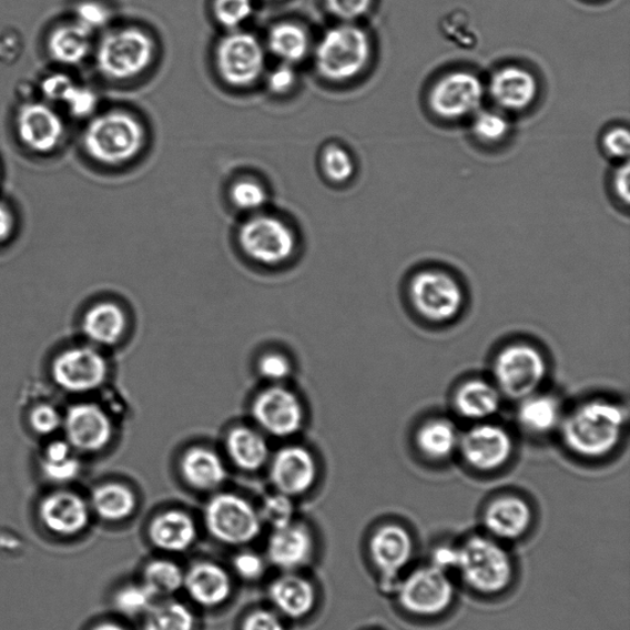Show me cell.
Masks as SVG:
<instances>
[{
	"label": "cell",
	"mask_w": 630,
	"mask_h": 630,
	"mask_svg": "<svg viewBox=\"0 0 630 630\" xmlns=\"http://www.w3.org/2000/svg\"><path fill=\"white\" fill-rule=\"evenodd\" d=\"M312 551V539L305 528L288 525L275 530L268 542V557L275 566L296 569L307 561Z\"/></svg>",
	"instance_id": "4316f807"
},
{
	"label": "cell",
	"mask_w": 630,
	"mask_h": 630,
	"mask_svg": "<svg viewBox=\"0 0 630 630\" xmlns=\"http://www.w3.org/2000/svg\"><path fill=\"white\" fill-rule=\"evenodd\" d=\"M331 14L344 22H355L373 10L375 0H324Z\"/></svg>",
	"instance_id": "7dc6e473"
},
{
	"label": "cell",
	"mask_w": 630,
	"mask_h": 630,
	"mask_svg": "<svg viewBox=\"0 0 630 630\" xmlns=\"http://www.w3.org/2000/svg\"><path fill=\"white\" fill-rule=\"evenodd\" d=\"M629 161L618 163L611 176V187L614 199L626 207L629 206L630 191H629Z\"/></svg>",
	"instance_id": "db71d44e"
},
{
	"label": "cell",
	"mask_w": 630,
	"mask_h": 630,
	"mask_svg": "<svg viewBox=\"0 0 630 630\" xmlns=\"http://www.w3.org/2000/svg\"><path fill=\"white\" fill-rule=\"evenodd\" d=\"M368 555L378 573L382 589L392 593L413 567L418 541L411 528L399 520L377 526L369 537Z\"/></svg>",
	"instance_id": "9c48e42d"
},
{
	"label": "cell",
	"mask_w": 630,
	"mask_h": 630,
	"mask_svg": "<svg viewBox=\"0 0 630 630\" xmlns=\"http://www.w3.org/2000/svg\"><path fill=\"white\" fill-rule=\"evenodd\" d=\"M19 140L31 152L49 154L64 138V123L49 104L27 103L17 116Z\"/></svg>",
	"instance_id": "d6986e66"
},
{
	"label": "cell",
	"mask_w": 630,
	"mask_h": 630,
	"mask_svg": "<svg viewBox=\"0 0 630 630\" xmlns=\"http://www.w3.org/2000/svg\"><path fill=\"white\" fill-rule=\"evenodd\" d=\"M41 468L49 480L69 482L79 476L81 463L69 441H53L43 451Z\"/></svg>",
	"instance_id": "d590c367"
},
{
	"label": "cell",
	"mask_w": 630,
	"mask_h": 630,
	"mask_svg": "<svg viewBox=\"0 0 630 630\" xmlns=\"http://www.w3.org/2000/svg\"><path fill=\"white\" fill-rule=\"evenodd\" d=\"M227 453L232 463L246 471H255L268 460V446L261 433L251 427H235L227 437Z\"/></svg>",
	"instance_id": "4dcf8cb0"
},
{
	"label": "cell",
	"mask_w": 630,
	"mask_h": 630,
	"mask_svg": "<svg viewBox=\"0 0 630 630\" xmlns=\"http://www.w3.org/2000/svg\"><path fill=\"white\" fill-rule=\"evenodd\" d=\"M52 375L55 384L65 392L88 393L103 386L108 365L94 348L74 347L55 358Z\"/></svg>",
	"instance_id": "e0dca14e"
},
{
	"label": "cell",
	"mask_w": 630,
	"mask_h": 630,
	"mask_svg": "<svg viewBox=\"0 0 630 630\" xmlns=\"http://www.w3.org/2000/svg\"><path fill=\"white\" fill-rule=\"evenodd\" d=\"M628 425V409L604 397L582 400L566 410L559 435L568 451L582 460L609 458L621 446Z\"/></svg>",
	"instance_id": "7a4b0ae2"
},
{
	"label": "cell",
	"mask_w": 630,
	"mask_h": 630,
	"mask_svg": "<svg viewBox=\"0 0 630 630\" xmlns=\"http://www.w3.org/2000/svg\"><path fill=\"white\" fill-rule=\"evenodd\" d=\"M64 105L69 108L72 115L85 118L95 111L98 96L93 90L75 85L70 96L64 101Z\"/></svg>",
	"instance_id": "681fc988"
},
{
	"label": "cell",
	"mask_w": 630,
	"mask_h": 630,
	"mask_svg": "<svg viewBox=\"0 0 630 630\" xmlns=\"http://www.w3.org/2000/svg\"><path fill=\"white\" fill-rule=\"evenodd\" d=\"M314 59L317 71L326 81L352 82L373 62L374 42L365 29L355 22H344L324 33Z\"/></svg>",
	"instance_id": "277c9868"
},
{
	"label": "cell",
	"mask_w": 630,
	"mask_h": 630,
	"mask_svg": "<svg viewBox=\"0 0 630 630\" xmlns=\"http://www.w3.org/2000/svg\"><path fill=\"white\" fill-rule=\"evenodd\" d=\"M67 441L82 453H96L109 445L112 424L104 411L95 404H78L63 419Z\"/></svg>",
	"instance_id": "ffe728a7"
},
{
	"label": "cell",
	"mask_w": 630,
	"mask_h": 630,
	"mask_svg": "<svg viewBox=\"0 0 630 630\" xmlns=\"http://www.w3.org/2000/svg\"><path fill=\"white\" fill-rule=\"evenodd\" d=\"M183 476L197 490H212L227 478L222 458L210 448H191L182 463Z\"/></svg>",
	"instance_id": "83f0119b"
},
{
	"label": "cell",
	"mask_w": 630,
	"mask_h": 630,
	"mask_svg": "<svg viewBox=\"0 0 630 630\" xmlns=\"http://www.w3.org/2000/svg\"><path fill=\"white\" fill-rule=\"evenodd\" d=\"M92 502L95 511L109 521L126 519L136 508L133 492L120 484L99 487L93 494Z\"/></svg>",
	"instance_id": "8d00e7d4"
},
{
	"label": "cell",
	"mask_w": 630,
	"mask_h": 630,
	"mask_svg": "<svg viewBox=\"0 0 630 630\" xmlns=\"http://www.w3.org/2000/svg\"><path fill=\"white\" fill-rule=\"evenodd\" d=\"M14 228V219L11 212L0 204V243L7 241Z\"/></svg>",
	"instance_id": "6f0895ef"
},
{
	"label": "cell",
	"mask_w": 630,
	"mask_h": 630,
	"mask_svg": "<svg viewBox=\"0 0 630 630\" xmlns=\"http://www.w3.org/2000/svg\"><path fill=\"white\" fill-rule=\"evenodd\" d=\"M537 515L530 500L505 491L489 499L481 510V531L508 545L521 543L535 530Z\"/></svg>",
	"instance_id": "7c38bea8"
},
{
	"label": "cell",
	"mask_w": 630,
	"mask_h": 630,
	"mask_svg": "<svg viewBox=\"0 0 630 630\" xmlns=\"http://www.w3.org/2000/svg\"><path fill=\"white\" fill-rule=\"evenodd\" d=\"M601 149L609 160L622 163L628 161L630 152V133L626 126H612L604 131Z\"/></svg>",
	"instance_id": "f6af8a7d"
},
{
	"label": "cell",
	"mask_w": 630,
	"mask_h": 630,
	"mask_svg": "<svg viewBox=\"0 0 630 630\" xmlns=\"http://www.w3.org/2000/svg\"><path fill=\"white\" fill-rule=\"evenodd\" d=\"M234 568L244 579H257L264 571V562L261 557L253 553H242L234 559Z\"/></svg>",
	"instance_id": "11a10c76"
},
{
	"label": "cell",
	"mask_w": 630,
	"mask_h": 630,
	"mask_svg": "<svg viewBox=\"0 0 630 630\" xmlns=\"http://www.w3.org/2000/svg\"><path fill=\"white\" fill-rule=\"evenodd\" d=\"M154 58V42L149 33L128 28L110 31L96 50L98 70L112 81L136 78L149 69Z\"/></svg>",
	"instance_id": "30bf717a"
},
{
	"label": "cell",
	"mask_w": 630,
	"mask_h": 630,
	"mask_svg": "<svg viewBox=\"0 0 630 630\" xmlns=\"http://www.w3.org/2000/svg\"><path fill=\"white\" fill-rule=\"evenodd\" d=\"M322 171L326 179L334 184L350 182L356 172V164L350 152L342 145L331 144L322 153Z\"/></svg>",
	"instance_id": "ab89813d"
},
{
	"label": "cell",
	"mask_w": 630,
	"mask_h": 630,
	"mask_svg": "<svg viewBox=\"0 0 630 630\" xmlns=\"http://www.w3.org/2000/svg\"><path fill=\"white\" fill-rule=\"evenodd\" d=\"M145 630H194V617L182 603L164 602L150 609Z\"/></svg>",
	"instance_id": "74e56055"
},
{
	"label": "cell",
	"mask_w": 630,
	"mask_h": 630,
	"mask_svg": "<svg viewBox=\"0 0 630 630\" xmlns=\"http://www.w3.org/2000/svg\"><path fill=\"white\" fill-rule=\"evenodd\" d=\"M486 96L487 85L477 72L455 69L436 77L427 90L426 104L435 119L458 123L477 114Z\"/></svg>",
	"instance_id": "ba28073f"
},
{
	"label": "cell",
	"mask_w": 630,
	"mask_h": 630,
	"mask_svg": "<svg viewBox=\"0 0 630 630\" xmlns=\"http://www.w3.org/2000/svg\"><path fill=\"white\" fill-rule=\"evenodd\" d=\"M242 251L263 265H280L296 250L294 232L283 221L272 216H254L243 223L238 233Z\"/></svg>",
	"instance_id": "5bb4252c"
},
{
	"label": "cell",
	"mask_w": 630,
	"mask_h": 630,
	"mask_svg": "<svg viewBox=\"0 0 630 630\" xmlns=\"http://www.w3.org/2000/svg\"><path fill=\"white\" fill-rule=\"evenodd\" d=\"M487 85L494 108L505 114L521 115L530 111L541 96V82L528 67L508 63L495 70Z\"/></svg>",
	"instance_id": "9a60e30c"
},
{
	"label": "cell",
	"mask_w": 630,
	"mask_h": 630,
	"mask_svg": "<svg viewBox=\"0 0 630 630\" xmlns=\"http://www.w3.org/2000/svg\"><path fill=\"white\" fill-rule=\"evenodd\" d=\"M184 585L191 598L206 607L223 603L231 593L227 572L212 562H199L191 568L184 578Z\"/></svg>",
	"instance_id": "484cf974"
},
{
	"label": "cell",
	"mask_w": 630,
	"mask_h": 630,
	"mask_svg": "<svg viewBox=\"0 0 630 630\" xmlns=\"http://www.w3.org/2000/svg\"><path fill=\"white\" fill-rule=\"evenodd\" d=\"M74 87L75 83L70 77L52 74L44 78V81L41 83V92L49 101L64 104L65 99L69 98Z\"/></svg>",
	"instance_id": "f907efd6"
},
{
	"label": "cell",
	"mask_w": 630,
	"mask_h": 630,
	"mask_svg": "<svg viewBox=\"0 0 630 630\" xmlns=\"http://www.w3.org/2000/svg\"><path fill=\"white\" fill-rule=\"evenodd\" d=\"M150 535L156 547L167 551H183L194 543L196 527L186 514L167 511L152 522Z\"/></svg>",
	"instance_id": "f546056e"
},
{
	"label": "cell",
	"mask_w": 630,
	"mask_h": 630,
	"mask_svg": "<svg viewBox=\"0 0 630 630\" xmlns=\"http://www.w3.org/2000/svg\"><path fill=\"white\" fill-rule=\"evenodd\" d=\"M392 595L405 618L416 623H435L453 613L458 583L451 573L427 561L405 573Z\"/></svg>",
	"instance_id": "3957f363"
},
{
	"label": "cell",
	"mask_w": 630,
	"mask_h": 630,
	"mask_svg": "<svg viewBox=\"0 0 630 630\" xmlns=\"http://www.w3.org/2000/svg\"><path fill=\"white\" fill-rule=\"evenodd\" d=\"M566 408L555 394L539 390L517 402L516 421L532 437L542 438L559 430Z\"/></svg>",
	"instance_id": "cb8c5ba5"
},
{
	"label": "cell",
	"mask_w": 630,
	"mask_h": 630,
	"mask_svg": "<svg viewBox=\"0 0 630 630\" xmlns=\"http://www.w3.org/2000/svg\"><path fill=\"white\" fill-rule=\"evenodd\" d=\"M111 17L109 8L96 0H83L75 7V22L92 33L106 28Z\"/></svg>",
	"instance_id": "7bdbcfd3"
},
{
	"label": "cell",
	"mask_w": 630,
	"mask_h": 630,
	"mask_svg": "<svg viewBox=\"0 0 630 630\" xmlns=\"http://www.w3.org/2000/svg\"><path fill=\"white\" fill-rule=\"evenodd\" d=\"M258 373L267 380L281 382L289 377L292 368L283 355L268 354L258 363Z\"/></svg>",
	"instance_id": "816d5d0a"
},
{
	"label": "cell",
	"mask_w": 630,
	"mask_h": 630,
	"mask_svg": "<svg viewBox=\"0 0 630 630\" xmlns=\"http://www.w3.org/2000/svg\"><path fill=\"white\" fill-rule=\"evenodd\" d=\"M297 75L294 65L281 63L267 75V88L276 95H284L295 87Z\"/></svg>",
	"instance_id": "f5cc1de1"
},
{
	"label": "cell",
	"mask_w": 630,
	"mask_h": 630,
	"mask_svg": "<svg viewBox=\"0 0 630 630\" xmlns=\"http://www.w3.org/2000/svg\"><path fill=\"white\" fill-rule=\"evenodd\" d=\"M515 449V438L508 427L489 420L472 424L460 434L457 456L470 470L492 475L511 464Z\"/></svg>",
	"instance_id": "8fae6325"
},
{
	"label": "cell",
	"mask_w": 630,
	"mask_h": 630,
	"mask_svg": "<svg viewBox=\"0 0 630 630\" xmlns=\"http://www.w3.org/2000/svg\"><path fill=\"white\" fill-rule=\"evenodd\" d=\"M270 596L277 609L292 618L306 616L312 611L315 602L311 582L295 576L276 580L270 589Z\"/></svg>",
	"instance_id": "d6a6232c"
},
{
	"label": "cell",
	"mask_w": 630,
	"mask_h": 630,
	"mask_svg": "<svg viewBox=\"0 0 630 630\" xmlns=\"http://www.w3.org/2000/svg\"><path fill=\"white\" fill-rule=\"evenodd\" d=\"M270 477L281 494L294 497L306 492L313 486L317 477V466L306 448L289 446L280 449L275 455L270 467Z\"/></svg>",
	"instance_id": "7402d4cb"
},
{
	"label": "cell",
	"mask_w": 630,
	"mask_h": 630,
	"mask_svg": "<svg viewBox=\"0 0 630 630\" xmlns=\"http://www.w3.org/2000/svg\"><path fill=\"white\" fill-rule=\"evenodd\" d=\"M454 578L476 599L495 601L506 598L519 578V565L511 547L482 531L469 534L456 542Z\"/></svg>",
	"instance_id": "6da1fadb"
},
{
	"label": "cell",
	"mask_w": 630,
	"mask_h": 630,
	"mask_svg": "<svg viewBox=\"0 0 630 630\" xmlns=\"http://www.w3.org/2000/svg\"><path fill=\"white\" fill-rule=\"evenodd\" d=\"M253 0H215L213 13L223 28L240 30L253 16Z\"/></svg>",
	"instance_id": "60d3db41"
},
{
	"label": "cell",
	"mask_w": 630,
	"mask_h": 630,
	"mask_svg": "<svg viewBox=\"0 0 630 630\" xmlns=\"http://www.w3.org/2000/svg\"><path fill=\"white\" fill-rule=\"evenodd\" d=\"M265 50L252 33L240 30L224 37L216 50L217 71L232 87H250L265 70Z\"/></svg>",
	"instance_id": "4fadbf2b"
},
{
	"label": "cell",
	"mask_w": 630,
	"mask_h": 630,
	"mask_svg": "<svg viewBox=\"0 0 630 630\" xmlns=\"http://www.w3.org/2000/svg\"><path fill=\"white\" fill-rule=\"evenodd\" d=\"M41 517L51 531L73 535L88 522V509L82 498L72 492H54L41 504Z\"/></svg>",
	"instance_id": "d4e9b609"
},
{
	"label": "cell",
	"mask_w": 630,
	"mask_h": 630,
	"mask_svg": "<svg viewBox=\"0 0 630 630\" xmlns=\"http://www.w3.org/2000/svg\"><path fill=\"white\" fill-rule=\"evenodd\" d=\"M407 296L414 313L434 325L454 323L466 306L464 285L441 267H425L413 274Z\"/></svg>",
	"instance_id": "8992f818"
},
{
	"label": "cell",
	"mask_w": 630,
	"mask_h": 630,
	"mask_svg": "<svg viewBox=\"0 0 630 630\" xmlns=\"http://www.w3.org/2000/svg\"><path fill=\"white\" fill-rule=\"evenodd\" d=\"M155 596L144 587H129L116 595V609L129 616L148 612Z\"/></svg>",
	"instance_id": "ee69618b"
},
{
	"label": "cell",
	"mask_w": 630,
	"mask_h": 630,
	"mask_svg": "<svg viewBox=\"0 0 630 630\" xmlns=\"http://www.w3.org/2000/svg\"><path fill=\"white\" fill-rule=\"evenodd\" d=\"M504 399L491 379L477 376L460 382L451 402L460 419L477 424L492 420L499 414Z\"/></svg>",
	"instance_id": "44dd1931"
},
{
	"label": "cell",
	"mask_w": 630,
	"mask_h": 630,
	"mask_svg": "<svg viewBox=\"0 0 630 630\" xmlns=\"http://www.w3.org/2000/svg\"><path fill=\"white\" fill-rule=\"evenodd\" d=\"M243 630H285L278 618L267 611H257L246 618Z\"/></svg>",
	"instance_id": "9f6ffc18"
},
{
	"label": "cell",
	"mask_w": 630,
	"mask_h": 630,
	"mask_svg": "<svg viewBox=\"0 0 630 630\" xmlns=\"http://www.w3.org/2000/svg\"><path fill=\"white\" fill-rule=\"evenodd\" d=\"M469 121L471 138L484 148H499L511 138V119L497 108H481Z\"/></svg>",
	"instance_id": "e575fe53"
},
{
	"label": "cell",
	"mask_w": 630,
	"mask_h": 630,
	"mask_svg": "<svg viewBox=\"0 0 630 630\" xmlns=\"http://www.w3.org/2000/svg\"><path fill=\"white\" fill-rule=\"evenodd\" d=\"M309 38L305 29L294 22H280L267 37V48L283 63L295 65L307 58Z\"/></svg>",
	"instance_id": "836d02e7"
},
{
	"label": "cell",
	"mask_w": 630,
	"mask_h": 630,
	"mask_svg": "<svg viewBox=\"0 0 630 630\" xmlns=\"http://www.w3.org/2000/svg\"><path fill=\"white\" fill-rule=\"evenodd\" d=\"M92 35L75 21L53 29L48 40L50 58L65 65L82 63L92 50Z\"/></svg>",
	"instance_id": "f1b7e54d"
},
{
	"label": "cell",
	"mask_w": 630,
	"mask_h": 630,
	"mask_svg": "<svg viewBox=\"0 0 630 630\" xmlns=\"http://www.w3.org/2000/svg\"><path fill=\"white\" fill-rule=\"evenodd\" d=\"M253 416L265 433L275 437L297 434L305 419L296 394L280 386L258 394L253 405Z\"/></svg>",
	"instance_id": "ac0fdd59"
},
{
	"label": "cell",
	"mask_w": 630,
	"mask_h": 630,
	"mask_svg": "<svg viewBox=\"0 0 630 630\" xmlns=\"http://www.w3.org/2000/svg\"><path fill=\"white\" fill-rule=\"evenodd\" d=\"M126 331V317L114 303H100L90 309L83 322V332L94 344L115 345Z\"/></svg>",
	"instance_id": "1f68e13d"
},
{
	"label": "cell",
	"mask_w": 630,
	"mask_h": 630,
	"mask_svg": "<svg viewBox=\"0 0 630 630\" xmlns=\"http://www.w3.org/2000/svg\"><path fill=\"white\" fill-rule=\"evenodd\" d=\"M548 375L547 355L530 342L505 344L491 362V380L504 398L515 402L541 390Z\"/></svg>",
	"instance_id": "5b68a950"
},
{
	"label": "cell",
	"mask_w": 630,
	"mask_h": 630,
	"mask_svg": "<svg viewBox=\"0 0 630 630\" xmlns=\"http://www.w3.org/2000/svg\"><path fill=\"white\" fill-rule=\"evenodd\" d=\"M144 141L142 123L125 111H110L94 118L83 134L87 154L105 165H121L134 160Z\"/></svg>",
	"instance_id": "52a82bcc"
},
{
	"label": "cell",
	"mask_w": 630,
	"mask_h": 630,
	"mask_svg": "<svg viewBox=\"0 0 630 630\" xmlns=\"http://www.w3.org/2000/svg\"><path fill=\"white\" fill-rule=\"evenodd\" d=\"M183 571L172 561L156 560L145 568L144 587L154 596L176 592L184 585Z\"/></svg>",
	"instance_id": "f35d334b"
},
{
	"label": "cell",
	"mask_w": 630,
	"mask_h": 630,
	"mask_svg": "<svg viewBox=\"0 0 630 630\" xmlns=\"http://www.w3.org/2000/svg\"><path fill=\"white\" fill-rule=\"evenodd\" d=\"M233 205L245 212H256L267 204V193L263 185L254 180H241L231 189Z\"/></svg>",
	"instance_id": "b9f144b4"
},
{
	"label": "cell",
	"mask_w": 630,
	"mask_h": 630,
	"mask_svg": "<svg viewBox=\"0 0 630 630\" xmlns=\"http://www.w3.org/2000/svg\"><path fill=\"white\" fill-rule=\"evenodd\" d=\"M94 630H123V629L119 626H115V624H103V626H99Z\"/></svg>",
	"instance_id": "680465c9"
},
{
	"label": "cell",
	"mask_w": 630,
	"mask_h": 630,
	"mask_svg": "<svg viewBox=\"0 0 630 630\" xmlns=\"http://www.w3.org/2000/svg\"><path fill=\"white\" fill-rule=\"evenodd\" d=\"M210 532L228 545L253 541L261 532V517L252 505L234 494H220L213 498L205 512Z\"/></svg>",
	"instance_id": "2e32d148"
},
{
	"label": "cell",
	"mask_w": 630,
	"mask_h": 630,
	"mask_svg": "<svg viewBox=\"0 0 630 630\" xmlns=\"http://www.w3.org/2000/svg\"><path fill=\"white\" fill-rule=\"evenodd\" d=\"M30 424L38 434L48 436L61 429L63 419L59 410L52 405L42 404L32 410Z\"/></svg>",
	"instance_id": "c3c4849f"
},
{
	"label": "cell",
	"mask_w": 630,
	"mask_h": 630,
	"mask_svg": "<svg viewBox=\"0 0 630 630\" xmlns=\"http://www.w3.org/2000/svg\"><path fill=\"white\" fill-rule=\"evenodd\" d=\"M460 434L463 431L453 419L435 415L416 427L413 443L426 463L443 465L458 455Z\"/></svg>",
	"instance_id": "603a6c76"
},
{
	"label": "cell",
	"mask_w": 630,
	"mask_h": 630,
	"mask_svg": "<svg viewBox=\"0 0 630 630\" xmlns=\"http://www.w3.org/2000/svg\"><path fill=\"white\" fill-rule=\"evenodd\" d=\"M263 520L272 526L274 530L291 525L294 516V505L285 494L273 495L264 501Z\"/></svg>",
	"instance_id": "bcb514c9"
}]
</instances>
